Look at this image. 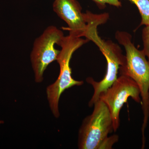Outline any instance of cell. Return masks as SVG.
<instances>
[{"instance_id": "1", "label": "cell", "mask_w": 149, "mask_h": 149, "mask_svg": "<svg viewBox=\"0 0 149 149\" xmlns=\"http://www.w3.org/2000/svg\"><path fill=\"white\" fill-rule=\"evenodd\" d=\"M115 38L124 47L125 63L120 66V74L130 77L139 86L141 92L143 119L142 124V140L145 141V131L149 117L148 95L149 91V63L143 50H139L132 42V36L125 31H117Z\"/></svg>"}, {"instance_id": "2", "label": "cell", "mask_w": 149, "mask_h": 149, "mask_svg": "<svg viewBox=\"0 0 149 149\" xmlns=\"http://www.w3.org/2000/svg\"><path fill=\"white\" fill-rule=\"evenodd\" d=\"M103 24L101 19H92L88 22L87 29L84 35L86 39L95 43L106 59L107 69L105 75L101 81H95L93 78L86 79L87 83L93 86L94 93L89 101V106L92 107L99 100L100 95L108 89L117 79L120 66L125 63V56L117 44L110 40L105 41L101 38L97 32V27Z\"/></svg>"}, {"instance_id": "3", "label": "cell", "mask_w": 149, "mask_h": 149, "mask_svg": "<svg viewBox=\"0 0 149 149\" xmlns=\"http://www.w3.org/2000/svg\"><path fill=\"white\" fill-rule=\"evenodd\" d=\"M88 41L87 39L85 40L69 35L64 36L59 45L61 49L56 61L60 68L59 74L55 82L49 85L46 90L51 111L56 118L60 116L58 104L62 94L67 89L74 86H80L84 83L83 81H78L72 78L70 61L74 52Z\"/></svg>"}, {"instance_id": "4", "label": "cell", "mask_w": 149, "mask_h": 149, "mask_svg": "<svg viewBox=\"0 0 149 149\" xmlns=\"http://www.w3.org/2000/svg\"><path fill=\"white\" fill-rule=\"evenodd\" d=\"M93 106V113L84 118L79 129L80 149H104L109 134L113 131L112 118L107 105L99 99Z\"/></svg>"}, {"instance_id": "5", "label": "cell", "mask_w": 149, "mask_h": 149, "mask_svg": "<svg viewBox=\"0 0 149 149\" xmlns=\"http://www.w3.org/2000/svg\"><path fill=\"white\" fill-rule=\"evenodd\" d=\"M62 31L54 26L48 27L35 40L30 58L36 83L42 82L44 72L48 65L57 59L60 50L55 48L63 39Z\"/></svg>"}, {"instance_id": "6", "label": "cell", "mask_w": 149, "mask_h": 149, "mask_svg": "<svg viewBox=\"0 0 149 149\" xmlns=\"http://www.w3.org/2000/svg\"><path fill=\"white\" fill-rule=\"evenodd\" d=\"M131 97L134 101L142 103L141 92L137 83L130 77L120 74L110 87L100 95L99 99L107 105L112 118L113 132L120 126V113L124 104Z\"/></svg>"}, {"instance_id": "7", "label": "cell", "mask_w": 149, "mask_h": 149, "mask_svg": "<svg viewBox=\"0 0 149 149\" xmlns=\"http://www.w3.org/2000/svg\"><path fill=\"white\" fill-rule=\"evenodd\" d=\"M54 11L67 24L65 28L69 35L74 37H84L87 29V13H82L81 7L76 0H55Z\"/></svg>"}, {"instance_id": "8", "label": "cell", "mask_w": 149, "mask_h": 149, "mask_svg": "<svg viewBox=\"0 0 149 149\" xmlns=\"http://www.w3.org/2000/svg\"><path fill=\"white\" fill-rule=\"evenodd\" d=\"M135 4L139 9L141 17L140 25L149 24V0H128Z\"/></svg>"}, {"instance_id": "9", "label": "cell", "mask_w": 149, "mask_h": 149, "mask_svg": "<svg viewBox=\"0 0 149 149\" xmlns=\"http://www.w3.org/2000/svg\"><path fill=\"white\" fill-rule=\"evenodd\" d=\"M142 40L143 44V51L149 63V25H146L142 31Z\"/></svg>"}, {"instance_id": "10", "label": "cell", "mask_w": 149, "mask_h": 149, "mask_svg": "<svg viewBox=\"0 0 149 149\" xmlns=\"http://www.w3.org/2000/svg\"><path fill=\"white\" fill-rule=\"evenodd\" d=\"M100 6L103 7L106 4L111 5L114 6L119 7L121 6V2L119 0H93Z\"/></svg>"}, {"instance_id": "11", "label": "cell", "mask_w": 149, "mask_h": 149, "mask_svg": "<svg viewBox=\"0 0 149 149\" xmlns=\"http://www.w3.org/2000/svg\"><path fill=\"white\" fill-rule=\"evenodd\" d=\"M148 106L149 110V91L148 92Z\"/></svg>"}, {"instance_id": "12", "label": "cell", "mask_w": 149, "mask_h": 149, "mask_svg": "<svg viewBox=\"0 0 149 149\" xmlns=\"http://www.w3.org/2000/svg\"><path fill=\"white\" fill-rule=\"evenodd\" d=\"M4 123V121L3 120H0V124H3Z\"/></svg>"}, {"instance_id": "13", "label": "cell", "mask_w": 149, "mask_h": 149, "mask_svg": "<svg viewBox=\"0 0 149 149\" xmlns=\"http://www.w3.org/2000/svg\"></svg>"}]
</instances>
